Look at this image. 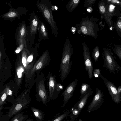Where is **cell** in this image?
Returning <instances> with one entry per match:
<instances>
[{
	"label": "cell",
	"instance_id": "44dd1931",
	"mask_svg": "<svg viewBox=\"0 0 121 121\" xmlns=\"http://www.w3.org/2000/svg\"><path fill=\"white\" fill-rule=\"evenodd\" d=\"M96 1L97 0H86L84 4V6L85 8L92 7Z\"/></svg>",
	"mask_w": 121,
	"mask_h": 121
},
{
	"label": "cell",
	"instance_id": "277c9868",
	"mask_svg": "<svg viewBox=\"0 0 121 121\" xmlns=\"http://www.w3.org/2000/svg\"><path fill=\"white\" fill-rule=\"evenodd\" d=\"M102 57L103 66L110 73L115 74L116 72L121 70V67L116 62L112 53L108 49L103 48Z\"/></svg>",
	"mask_w": 121,
	"mask_h": 121
},
{
	"label": "cell",
	"instance_id": "1f68e13d",
	"mask_svg": "<svg viewBox=\"0 0 121 121\" xmlns=\"http://www.w3.org/2000/svg\"><path fill=\"white\" fill-rule=\"evenodd\" d=\"M22 62L24 66H26L25 64L26 63V61L25 58L24 57H23L22 58Z\"/></svg>",
	"mask_w": 121,
	"mask_h": 121
},
{
	"label": "cell",
	"instance_id": "484cf974",
	"mask_svg": "<svg viewBox=\"0 0 121 121\" xmlns=\"http://www.w3.org/2000/svg\"><path fill=\"white\" fill-rule=\"evenodd\" d=\"M100 71L99 69H96L93 72V74L95 77H97L99 76L100 74Z\"/></svg>",
	"mask_w": 121,
	"mask_h": 121
},
{
	"label": "cell",
	"instance_id": "f1b7e54d",
	"mask_svg": "<svg viewBox=\"0 0 121 121\" xmlns=\"http://www.w3.org/2000/svg\"><path fill=\"white\" fill-rule=\"evenodd\" d=\"M42 63L41 62H39L38 63L36 66V68L37 69H40L42 66Z\"/></svg>",
	"mask_w": 121,
	"mask_h": 121
},
{
	"label": "cell",
	"instance_id": "8d00e7d4",
	"mask_svg": "<svg viewBox=\"0 0 121 121\" xmlns=\"http://www.w3.org/2000/svg\"><path fill=\"white\" fill-rule=\"evenodd\" d=\"M20 70L22 72H23L24 71L23 69L22 68H21Z\"/></svg>",
	"mask_w": 121,
	"mask_h": 121
},
{
	"label": "cell",
	"instance_id": "4dcf8cb0",
	"mask_svg": "<svg viewBox=\"0 0 121 121\" xmlns=\"http://www.w3.org/2000/svg\"><path fill=\"white\" fill-rule=\"evenodd\" d=\"M87 11L89 13H91L93 11V9L91 7H89L87 8Z\"/></svg>",
	"mask_w": 121,
	"mask_h": 121
},
{
	"label": "cell",
	"instance_id": "30bf717a",
	"mask_svg": "<svg viewBox=\"0 0 121 121\" xmlns=\"http://www.w3.org/2000/svg\"><path fill=\"white\" fill-rule=\"evenodd\" d=\"M114 7L112 5H110L108 8L107 7L106 13L104 15V18L110 25L111 23L110 18L113 15Z\"/></svg>",
	"mask_w": 121,
	"mask_h": 121
},
{
	"label": "cell",
	"instance_id": "6da1fadb",
	"mask_svg": "<svg viewBox=\"0 0 121 121\" xmlns=\"http://www.w3.org/2000/svg\"><path fill=\"white\" fill-rule=\"evenodd\" d=\"M73 48L69 39L67 38L64 43L60 64V76L62 81L67 76L71 70L73 62L71 61Z\"/></svg>",
	"mask_w": 121,
	"mask_h": 121
},
{
	"label": "cell",
	"instance_id": "2e32d148",
	"mask_svg": "<svg viewBox=\"0 0 121 121\" xmlns=\"http://www.w3.org/2000/svg\"><path fill=\"white\" fill-rule=\"evenodd\" d=\"M28 115L24 114V112H22L16 114L11 121H24L28 117Z\"/></svg>",
	"mask_w": 121,
	"mask_h": 121
},
{
	"label": "cell",
	"instance_id": "e575fe53",
	"mask_svg": "<svg viewBox=\"0 0 121 121\" xmlns=\"http://www.w3.org/2000/svg\"><path fill=\"white\" fill-rule=\"evenodd\" d=\"M20 50H16L15 52L17 53H18L19 52Z\"/></svg>",
	"mask_w": 121,
	"mask_h": 121
},
{
	"label": "cell",
	"instance_id": "ac0fdd59",
	"mask_svg": "<svg viewBox=\"0 0 121 121\" xmlns=\"http://www.w3.org/2000/svg\"><path fill=\"white\" fill-rule=\"evenodd\" d=\"M98 6L101 14L104 15L106 13L107 7L105 5L104 2L103 1L100 2L98 3Z\"/></svg>",
	"mask_w": 121,
	"mask_h": 121
},
{
	"label": "cell",
	"instance_id": "7a4b0ae2",
	"mask_svg": "<svg viewBox=\"0 0 121 121\" xmlns=\"http://www.w3.org/2000/svg\"><path fill=\"white\" fill-rule=\"evenodd\" d=\"M76 31L79 34L97 38L98 30L95 19L88 16L82 18L80 22L75 26Z\"/></svg>",
	"mask_w": 121,
	"mask_h": 121
},
{
	"label": "cell",
	"instance_id": "f546056e",
	"mask_svg": "<svg viewBox=\"0 0 121 121\" xmlns=\"http://www.w3.org/2000/svg\"><path fill=\"white\" fill-rule=\"evenodd\" d=\"M22 72L20 70H18L17 73V75L18 78H20L22 76Z\"/></svg>",
	"mask_w": 121,
	"mask_h": 121
},
{
	"label": "cell",
	"instance_id": "ab89813d",
	"mask_svg": "<svg viewBox=\"0 0 121 121\" xmlns=\"http://www.w3.org/2000/svg\"><path fill=\"white\" fill-rule=\"evenodd\" d=\"M119 121H121V120Z\"/></svg>",
	"mask_w": 121,
	"mask_h": 121
},
{
	"label": "cell",
	"instance_id": "836d02e7",
	"mask_svg": "<svg viewBox=\"0 0 121 121\" xmlns=\"http://www.w3.org/2000/svg\"><path fill=\"white\" fill-rule=\"evenodd\" d=\"M118 90V91L120 93L121 92V86H119V87Z\"/></svg>",
	"mask_w": 121,
	"mask_h": 121
},
{
	"label": "cell",
	"instance_id": "ba28073f",
	"mask_svg": "<svg viewBox=\"0 0 121 121\" xmlns=\"http://www.w3.org/2000/svg\"><path fill=\"white\" fill-rule=\"evenodd\" d=\"M78 79H76L71 83L63 92L62 95L63 97V104L62 107L66 105L69 99L73 95V92L77 85Z\"/></svg>",
	"mask_w": 121,
	"mask_h": 121
},
{
	"label": "cell",
	"instance_id": "cb8c5ba5",
	"mask_svg": "<svg viewBox=\"0 0 121 121\" xmlns=\"http://www.w3.org/2000/svg\"><path fill=\"white\" fill-rule=\"evenodd\" d=\"M24 25H22L20 29L19 33V37L20 39L23 38L25 36L26 30Z\"/></svg>",
	"mask_w": 121,
	"mask_h": 121
},
{
	"label": "cell",
	"instance_id": "3957f363",
	"mask_svg": "<svg viewBox=\"0 0 121 121\" xmlns=\"http://www.w3.org/2000/svg\"><path fill=\"white\" fill-rule=\"evenodd\" d=\"M37 6L50 25L52 34L56 38L58 35V28L53 18L51 2L48 1L44 3L42 2H38Z\"/></svg>",
	"mask_w": 121,
	"mask_h": 121
},
{
	"label": "cell",
	"instance_id": "d6986e66",
	"mask_svg": "<svg viewBox=\"0 0 121 121\" xmlns=\"http://www.w3.org/2000/svg\"><path fill=\"white\" fill-rule=\"evenodd\" d=\"M92 57L95 62L98 60L100 55L99 47L96 46L93 49L92 52Z\"/></svg>",
	"mask_w": 121,
	"mask_h": 121
},
{
	"label": "cell",
	"instance_id": "52a82bcc",
	"mask_svg": "<svg viewBox=\"0 0 121 121\" xmlns=\"http://www.w3.org/2000/svg\"><path fill=\"white\" fill-rule=\"evenodd\" d=\"M96 94L88 107L87 111L89 112L98 109L104 101L103 92H101V90L97 88H96Z\"/></svg>",
	"mask_w": 121,
	"mask_h": 121
},
{
	"label": "cell",
	"instance_id": "4fadbf2b",
	"mask_svg": "<svg viewBox=\"0 0 121 121\" xmlns=\"http://www.w3.org/2000/svg\"><path fill=\"white\" fill-rule=\"evenodd\" d=\"M31 109L34 115L38 121H42L44 118V115L43 112L39 109L31 107Z\"/></svg>",
	"mask_w": 121,
	"mask_h": 121
},
{
	"label": "cell",
	"instance_id": "d4e9b609",
	"mask_svg": "<svg viewBox=\"0 0 121 121\" xmlns=\"http://www.w3.org/2000/svg\"><path fill=\"white\" fill-rule=\"evenodd\" d=\"M68 114V112H65L63 114L55 119L53 121H61L67 116Z\"/></svg>",
	"mask_w": 121,
	"mask_h": 121
},
{
	"label": "cell",
	"instance_id": "9c48e42d",
	"mask_svg": "<svg viewBox=\"0 0 121 121\" xmlns=\"http://www.w3.org/2000/svg\"><path fill=\"white\" fill-rule=\"evenodd\" d=\"M93 93L92 89L91 88L88 92L77 103V108L80 112L85 106L88 98Z\"/></svg>",
	"mask_w": 121,
	"mask_h": 121
},
{
	"label": "cell",
	"instance_id": "74e56055",
	"mask_svg": "<svg viewBox=\"0 0 121 121\" xmlns=\"http://www.w3.org/2000/svg\"><path fill=\"white\" fill-rule=\"evenodd\" d=\"M9 91L10 92L9 93V94H8L9 95H10L12 93L11 91L10 90V91Z\"/></svg>",
	"mask_w": 121,
	"mask_h": 121
},
{
	"label": "cell",
	"instance_id": "83f0119b",
	"mask_svg": "<svg viewBox=\"0 0 121 121\" xmlns=\"http://www.w3.org/2000/svg\"><path fill=\"white\" fill-rule=\"evenodd\" d=\"M117 25L118 29L121 30V21L120 20H119L117 21Z\"/></svg>",
	"mask_w": 121,
	"mask_h": 121
},
{
	"label": "cell",
	"instance_id": "8992f818",
	"mask_svg": "<svg viewBox=\"0 0 121 121\" xmlns=\"http://www.w3.org/2000/svg\"><path fill=\"white\" fill-rule=\"evenodd\" d=\"M84 66L86 71L88 72L89 78L91 79L93 76V65L91 58L88 48L85 42L82 44Z\"/></svg>",
	"mask_w": 121,
	"mask_h": 121
},
{
	"label": "cell",
	"instance_id": "f35d334b",
	"mask_svg": "<svg viewBox=\"0 0 121 121\" xmlns=\"http://www.w3.org/2000/svg\"><path fill=\"white\" fill-rule=\"evenodd\" d=\"M120 5H121V0L120 1Z\"/></svg>",
	"mask_w": 121,
	"mask_h": 121
},
{
	"label": "cell",
	"instance_id": "4316f807",
	"mask_svg": "<svg viewBox=\"0 0 121 121\" xmlns=\"http://www.w3.org/2000/svg\"><path fill=\"white\" fill-rule=\"evenodd\" d=\"M80 112L77 108H75L73 110L72 112V113L74 115L78 116Z\"/></svg>",
	"mask_w": 121,
	"mask_h": 121
},
{
	"label": "cell",
	"instance_id": "ffe728a7",
	"mask_svg": "<svg viewBox=\"0 0 121 121\" xmlns=\"http://www.w3.org/2000/svg\"><path fill=\"white\" fill-rule=\"evenodd\" d=\"M40 32L42 36L45 38L47 39L48 37V34L43 23H41L40 26Z\"/></svg>",
	"mask_w": 121,
	"mask_h": 121
},
{
	"label": "cell",
	"instance_id": "7402d4cb",
	"mask_svg": "<svg viewBox=\"0 0 121 121\" xmlns=\"http://www.w3.org/2000/svg\"><path fill=\"white\" fill-rule=\"evenodd\" d=\"M64 88L63 86L60 83H58L57 82L55 92H56L57 96L59 94L60 92L63 90Z\"/></svg>",
	"mask_w": 121,
	"mask_h": 121
},
{
	"label": "cell",
	"instance_id": "7c38bea8",
	"mask_svg": "<svg viewBox=\"0 0 121 121\" xmlns=\"http://www.w3.org/2000/svg\"><path fill=\"white\" fill-rule=\"evenodd\" d=\"M55 76H51L50 78L49 85L50 87V96L51 98H52L54 92H55L57 82L55 79Z\"/></svg>",
	"mask_w": 121,
	"mask_h": 121
},
{
	"label": "cell",
	"instance_id": "9a60e30c",
	"mask_svg": "<svg viewBox=\"0 0 121 121\" xmlns=\"http://www.w3.org/2000/svg\"><path fill=\"white\" fill-rule=\"evenodd\" d=\"M91 88L90 86L88 84L83 83L82 84L80 90V96L79 99L83 97L88 91Z\"/></svg>",
	"mask_w": 121,
	"mask_h": 121
},
{
	"label": "cell",
	"instance_id": "8fae6325",
	"mask_svg": "<svg viewBox=\"0 0 121 121\" xmlns=\"http://www.w3.org/2000/svg\"><path fill=\"white\" fill-rule=\"evenodd\" d=\"M81 0H72L66 4L65 9L69 12L73 11L78 5Z\"/></svg>",
	"mask_w": 121,
	"mask_h": 121
},
{
	"label": "cell",
	"instance_id": "5bb4252c",
	"mask_svg": "<svg viewBox=\"0 0 121 121\" xmlns=\"http://www.w3.org/2000/svg\"><path fill=\"white\" fill-rule=\"evenodd\" d=\"M38 26V19L36 16H35L32 19L31 24L30 31L31 34H33L36 33Z\"/></svg>",
	"mask_w": 121,
	"mask_h": 121
},
{
	"label": "cell",
	"instance_id": "d6a6232c",
	"mask_svg": "<svg viewBox=\"0 0 121 121\" xmlns=\"http://www.w3.org/2000/svg\"><path fill=\"white\" fill-rule=\"evenodd\" d=\"M33 59V56L31 55L28 58V61L29 62H31Z\"/></svg>",
	"mask_w": 121,
	"mask_h": 121
},
{
	"label": "cell",
	"instance_id": "5b68a950",
	"mask_svg": "<svg viewBox=\"0 0 121 121\" xmlns=\"http://www.w3.org/2000/svg\"><path fill=\"white\" fill-rule=\"evenodd\" d=\"M108 89L109 93L114 102L119 103L121 101V94L118 91L116 86L110 81L108 80L101 74L99 76Z\"/></svg>",
	"mask_w": 121,
	"mask_h": 121
},
{
	"label": "cell",
	"instance_id": "603a6c76",
	"mask_svg": "<svg viewBox=\"0 0 121 121\" xmlns=\"http://www.w3.org/2000/svg\"><path fill=\"white\" fill-rule=\"evenodd\" d=\"M114 51L115 53L121 60V47L115 46Z\"/></svg>",
	"mask_w": 121,
	"mask_h": 121
},
{
	"label": "cell",
	"instance_id": "d590c367",
	"mask_svg": "<svg viewBox=\"0 0 121 121\" xmlns=\"http://www.w3.org/2000/svg\"><path fill=\"white\" fill-rule=\"evenodd\" d=\"M25 121H33L32 119H28Z\"/></svg>",
	"mask_w": 121,
	"mask_h": 121
},
{
	"label": "cell",
	"instance_id": "e0dca14e",
	"mask_svg": "<svg viewBox=\"0 0 121 121\" xmlns=\"http://www.w3.org/2000/svg\"><path fill=\"white\" fill-rule=\"evenodd\" d=\"M18 15V13L14 10H10L8 13L3 15L2 17H3L11 19L17 17Z\"/></svg>",
	"mask_w": 121,
	"mask_h": 121
}]
</instances>
